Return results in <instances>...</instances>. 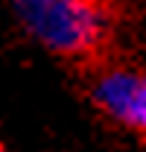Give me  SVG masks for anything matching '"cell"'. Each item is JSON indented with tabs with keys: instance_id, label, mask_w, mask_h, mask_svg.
<instances>
[{
	"instance_id": "obj_1",
	"label": "cell",
	"mask_w": 146,
	"mask_h": 152,
	"mask_svg": "<svg viewBox=\"0 0 146 152\" xmlns=\"http://www.w3.org/2000/svg\"><path fill=\"white\" fill-rule=\"evenodd\" d=\"M20 35L61 61L96 58L114 38L111 0H9Z\"/></svg>"
},
{
	"instance_id": "obj_2",
	"label": "cell",
	"mask_w": 146,
	"mask_h": 152,
	"mask_svg": "<svg viewBox=\"0 0 146 152\" xmlns=\"http://www.w3.org/2000/svg\"><path fill=\"white\" fill-rule=\"evenodd\" d=\"M88 99L111 126L146 140V67L102 64L88 82Z\"/></svg>"
}]
</instances>
